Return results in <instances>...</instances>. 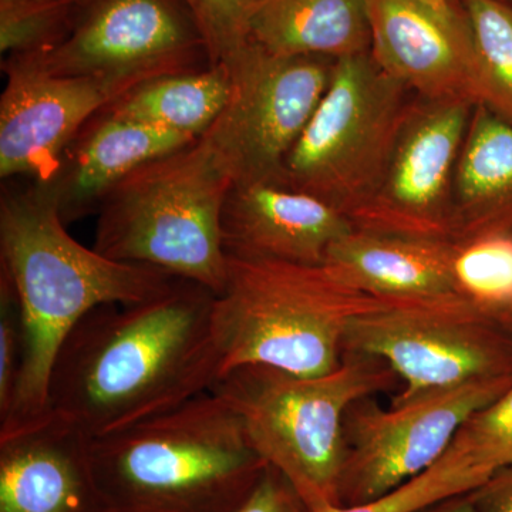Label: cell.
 <instances>
[{"mask_svg":"<svg viewBox=\"0 0 512 512\" xmlns=\"http://www.w3.org/2000/svg\"><path fill=\"white\" fill-rule=\"evenodd\" d=\"M0 99V177L47 185L83 128L147 77L136 74L60 76L35 53L8 56ZM154 79V77H153Z\"/></svg>","mask_w":512,"mask_h":512,"instance_id":"obj_11","label":"cell"},{"mask_svg":"<svg viewBox=\"0 0 512 512\" xmlns=\"http://www.w3.org/2000/svg\"><path fill=\"white\" fill-rule=\"evenodd\" d=\"M512 386L485 380L382 409L372 396L357 400L345 417V461L340 507L377 500L429 470L464 423Z\"/></svg>","mask_w":512,"mask_h":512,"instance_id":"obj_10","label":"cell"},{"mask_svg":"<svg viewBox=\"0 0 512 512\" xmlns=\"http://www.w3.org/2000/svg\"><path fill=\"white\" fill-rule=\"evenodd\" d=\"M495 471L460 429L443 457L429 470L377 500L325 512H420L446 498L476 490Z\"/></svg>","mask_w":512,"mask_h":512,"instance_id":"obj_22","label":"cell"},{"mask_svg":"<svg viewBox=\"0 0 512 512\" xmlns=\"http://www.w3.org/2000/svg\"><path fill=\"white\" fill-rule=\"evenodd\" d=\"M476 104L436 101L410 114L375 194L352 214L366 231L440 238L450 229L447 198Z\"/></svg>","mask_w":512,"mask_h":512,"instance_id":"obj_13","label":"cell"},{"mask_svg":"<svg viewBox=\"0 0 512 512\" xmlns=\"http://www.w3.org/2000/svg\"><path fill=\"white\" fill-rule=\"evenodd\" d=\"M231 94L225 64L191 72L163 74L133 89L107 107V113L174 133L200 138L210 130Z\"/></svg>","mask_w":512,"mask_h":512,"instance_id":"obj_21","label":"cell"},{"mask_svg":"<svg viewBox=\"0 0 512 512\" xmlns=\"http://www.w3.org/2000/svg\"><path fill=\"white\" fill-rule=\"evenodd\" d=\"M335 60L281 57L254 42L228 62L231 94L210 130L200 137L232 185H282L286 158L318 109Z\"/></svg>","mask_w":512,"mask_h":512,"instance_id":"obj_9","label":"cell"},{"mask_svg":"<svg viewBox=\"0 0 512 512\" xmlns=\"http://www.w3.org/2000/svg\"><path fill=\"white\" fill-rule=\"evenodd\" d=\"M238 512H309L301 495L289 483L288 478L271 466L248 495Z\"/></svg>","mask_w":512,"mask_h":512,"instance_id":"obj_29","label":"cell"},{"mask_svg":"<svg viewBox=\"0 0 512 512\" xmlns=\"http://www.w3.org/2000/svg\"><path fill=\"white\" fill-rule=\"evenodd\" d=\"M461 431L495 470L512 467V386L474 413Z\"/></svg>","mask_w":512,"mask_h":512,"instance_id":"obj_27","label":"cell"},{"mask_svg":"<svg viewBox=\"0 0 512 512\" xmlns=\"http://www.w3.org/2000/svg\"><path fill=\"white\" fill-rule=\"evenodd\" d=\"M232 180L202 138L137 168L101 202L93 248L205 286L227 281L221 214Z\"/></svg>","mask_w":512,"mask_h":512,"instance_id":"obj_6","label":"cell"},{"mask_svg":"<svg viewBox=\"0 0 512 512\" xmlns=\"http://www.w3.org/2000/svg\"><path fill=\"white\" fill-rule=\"evenodd\" d=\"M249 37L281 57H342L370 52L369 0H256Z\"/></svg>","mask_w":512,"mask_h":512,"instance_id":"obj_19","label":"cell"},{"mask_svg":"<svg viewBox=\"0 0 512 512\" xmlns=\"http://www.w3.org/2000/svg\"><path fill=\"white\" fill-rule=\"evenodd\" d=\"M454 188L473 239L512 229V123L477 106L458 157Z\"/></svg>","mask_w":512,"mask_h":512,"instance_id":"obj_20","label":"cell"},{"mask_svg":"<svg viewBox=\"0 0 512 512\" xmlns=\"http://www.w3.org/2000/svg\"><path fill=\"white\" fill-rule=\"evenodd\" d=\"M421 512H476V508L467 493L446 498Z\"/></svg>","mask_w":512,"mask_h":512,"instance_id":"obj_32","label":"cell"},{"mask_svg":"<svg viewBox=\"0 0 512 512\" xmlns=\"http://www.w3.org/2000/svg\"><path fill=\"white\" fill-rule=\"evenodd\" d=\"M419 2L429 6L434 12L447 19L448 22L467 26L466 16H464L460 2H456V0H419Z\"/></svg>","mask_w":512,"mask_h":512,"instance_id":"obj_31","label":"cell"},{"mask_svg":"<svg viewBox=\"0 0 512 512\" xmlns=\"http://www.w3.org/2000/svg\"><path fill=\"white\" fill-rule=\"evenodd\" d=\"M215 299L175 278L146 301L93 309L57 352L47 409L94 440L211 392L222 375Z\"/></svg>","mask_w":512,"mask_h":512,"instance_id":"obj_1","label":"cell"},{"mask_svg":"<svg viewBox=\"0 0 512 512\" xmlns=\"http://www.w3.org/2000/svg\"><path fill=\"white\" fill-rule=\"evenodd\" d=\"M397 379L379 357L345 352L328 375L245 365L222 375L211 392L235 410L256 454L288 478L309 512H325L340 507L349 407Z\"/></svg>","mask_w":512,"mask_h":512,"instance_id":"obj_5","label":"cell"},{"mask_svg":"<svg viewBox=\"0 0 512 512\" xmlns=\"http://www.w3.org/2000/svg\"><path fill=\"white\" fill-rule=\"evenodd\" d=\"M23 359V320L18 296L0 274V420L12 409Z\"/></svg>","mask_w":512,"mask_h":512,"instance_id":"obj_28","label":"cell"},{"mask_svg":"<svg viewBox=\"0 0 512 512\" xmlns=\"http://www.w3.org/2000/svg\"><path fill=\"white\" fill-rule=\"evenodd\" d=\"M382 359L404 382L393 404L512 377V328L464 293L397 298L353 320L343 353Z\"/></svg>","mask_w":512,"mask_h":512,"instance_id":"obj_8","label":"cell"},{"mask_svg":"<svg viewBox=\"0 0 512 512\" xmlns=\"http://www.w3.org/2000/svg\"><path fill=\"white\" fill-rule=\"evenodd\" d=\"M92 441L50 409L0 427V512H107Z\"/></svg>","mask_w":512,"mask_h":512,"instance_id":"obj_14","label":"cell"},{"mask_svg":"<svg viewBox=\"0 0 512 512\" xmlns=\"http://www.w3.org/2000/svg\"><path fill=\"white\" fill-rule=\"evenodd\" d=\"M197 140L103 111L74 138L56 177L43 187L55 198L64 222L79 220L99 211L109 192L137 168Z\"/></svg>","mask_w":512,"mask_h":512,"instance_id":"obj_17","label":"cell"},{"mask_svg":"<svg viewBox=\"0 0 512 512\" xmlns=\"http://www.w3.org/2000/svg\"><path fill=\"white\" fill-rule=\"evenodd\" d=\"M504 2L510 3V5H512V0H504Z\"/></svg>","mask_w":512,"mask_h":512,"instance_id":"obj_34","label":"cell"},{"mask_svg":"<svg viewBox=\"0 0 512 512\" xmlns=\"http://www.w3.org/2000/svg\"><path fill=\"white\" fill-rule=\"evenodd\" d=\"M0 274L15 289L23 320V359L12 409L0 427L47 410L50 373L74 326L93 309L146 301L175 276L126 264L83 247L69 234L43 185L3 190Z\"/></svg>","mask_w":512,"mask_h":512,"instance_id":"obj_2","label":"cell"},{"mask_svg":"<svg viewBox=\"0 0 512 512\" xmlns=\"http://www.w3.org/2000/svg\"><path fill=\"white\" fill-rule=\"evenodd\" d=\"M83 9L56 3L0 6L2 55L45 52L72 32Z\"/></svg>","mask_w":512,"mask_h":512,"instance_id":"obj_25","label":"cell"},{"mask_svg":"<svg viewBox=\"0 0 512 512\" xmlns=\"http://www.w3.org/2000/svg\"><path fill=\"white\" fill-rule=\"evenodd\" d=\"M37 59L60 76L191 72L208 60L204 40L180 0H93L66 39Z\"/></svg>","mask_w":512,"mask_h":512,"instance_id":"obj_12","label":"cell"},{"mask_svg":"<svg viewBox=\"0 0 512 512\" xmlns=\"http://www.w3.org/2000/svg\"><path fill=\"white\" fill-rule=\"evenodd\" d=\"M204 40L208 64L228 62L251 42L249 20L256 0H180Z\"/></svg>","mask_w":512,"mask_h":512,"instance_id":"obj_26","label":"cell"},{"mask_svg":"<svg viewBox=\"0 0 512 512\" xmlns=\"http://www.w3.org/2000/svg\"><path fill=\"white\" fill-rule=\"evenodd\" d=\"M355 228L329 202L269 183L232 185L221 214L225 254L292 264H325L330 247Z\"/></svg>","mask_w":512,"mask_h":512,"instance_id":"obj_16","label":"cell"},{"mask_svg":"<svg viewBox=\"0 0 512 512\" xmlns=\"http://www.w3.org/2000/svg\"><path fill=\"white\" fill-rule=\"evenodd\" d=\"M369 18L370 55L383 72L431 100L484 106L468 25L448 22L419 0H369Z\"/></svg>","mask_w":512,"mask_h":512,"instance_id":"obj_15","label":"cell"},{"mask_svg":"<svg viewBox=\"0 0 512 512\" xmlns=\"http://www.w3.org/2000/svg\"><path fill=\"white\" fill-rule=\"evenodd\" d=\"M468 497L476 512H512V467L495 471Z\"/></svg>","mask_w":512,"mask_h":512,"instance_id":"obj_30","label":"cell"},{"mask_svg":"<svg viewBox=\"0 0 512 512\" xmlns=\"http://www.w3.org/2000/svg\"><path fill=\"white\" fill-rule=\"evenodd\" d=\"M454 275L464 295L512 328V229L458 248Z\"/></svg>","mask_w":512,"mask_h":512,"instance_id":"obj_24","label":"cell"},{"mask_svg":"<svg viewBox=\"0 0 512 512\" xmlns=\"http://www.w3.org/2000/svg\"><path fill=\"white\" fill-rule=\"evenodd\" d=\"M458 2L484 83V107L512 123V5L504 0Z\"/></svg>","mask_w":512,"mask_h":512,"instance_id":"obj_23","label":"cell"},{"mask_svg":"<svg viewBox=\"0 0 512 512\" xmlns=\"http://www.w3.org/2000/svg\"><path fill=\"white\" fill-rule=\"evenodd\" d=\"M107 512H238L268 464L218 394L92 441Z\"/></svg>","mask_w":512,"mask_h":512,"instance_id":"obj_3","label":"cell"},{"mask_svg":"<svg viewBox=\"0 0 512 512\" xmlns=\"http://www.w3.org/2000/svg\"><path fill=\"white\" fill-rule=\"evenodd\" d=\"M93 0H0V6L26 5V3H56V5H69L74 8L84 9Z\"/></svg>","mask_w":512,"mask_h":512,"instance_id":"obj_33","label":"cell"},{"mask_svg":"<svg viewBox=\"0 0 512 512\" xmlns=\"http://www.w3.org/2000/svg\"><path fill=\"white\" fill-rule=\"evenodd\" d=\"M457 252L446 239L355 228L330 247L325 264L373 295L439 298L463 293L454 275Z\"/></svg>","mask_w":512,"mask_h":512,"instance_id":"obj_18","label":"cell"},{"mask_svg":"<svg viewBox=\"0 0 512 512\" xmlns=\"http://www.w3.org/2000/svg\"><path fill=\"white\" fill-rule=\"evenodd\" d=\"M227 259V281L214 312L222 375L245 365L305 377L328 375L342 362L353 320L389 308L397 299L357 288L328 264Z\"/></svg>","mask_w":512,"mask_h":512,"instance_id":"obj_4","label":"cell"},{"mask_svg":"<svg viewBox=\"0 0 512 512\" xmlns=\"http://www.w3.org/2000/svg\"><path fill=\"white\" fill-rule=\"evenodd\" d=\"M370 52L335 60L326 93L285 161L282 187L352 214L379 188L412 111Z\"/></svg>","mask_w":512,"mask_h":512,"instance_id":"obj_7","label":"cell"}]
</instances>
